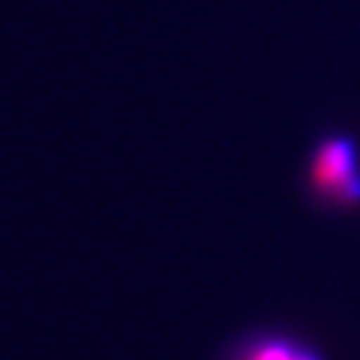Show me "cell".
<instances>
[{
    "label": "cell",
    "mask_w": 360,
    "mask_h": 360,
    "mask_svg": "<svg viewBox=\"0 0 360 360\" xmlns=\"http://www.w3.org/2000/svg\"><path fill=\"white\" fill-rule=\"evenodd\" d=\"M300 190L323 213H354L360 208V141L356 134L328 129L309 146Z\"/></svg>",
    "instance_id": "cell-1"
},
{
    "label": "cell",
    "mask_w": 360,
    "mask_h": 360,
    "mask_svg": "<svg viewBox=\"0 0 360 360\" xmlns=\"http://www.w3.org/2000/svg\"><path fill=\"white\" fill-rule=\"evenodd\" d=\"M213 360H328V354L292 328L257 326L229 337Z\"/></svg>",
    "instance_id": "cell-2"
}]
</instances>
